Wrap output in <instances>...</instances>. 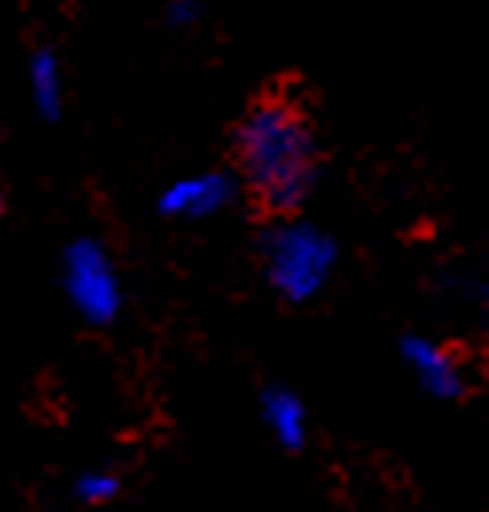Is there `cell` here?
I'll return each instance as SVG.
<instances>
[{
	"label": "cell",
	"mask_w": 489,
	"mask_h": 512,
	"mask_svg": "<svg viewBox=\"0 0 489 512\" xmlns=\"http://www.w3.org/2000/svg\"><path fill=\"white\" fill-rule=\"evenodd\" d=\"M231 157L247 176L251 204L267 219L294 215L317 180V129L302 79L267 83L231 129Z\"/></svg>",
	"instance_id": "cell-1"
},
{
	"label": "cell",
	"mask_w": 489,
	"mask_h": 512,
	"mask_svg": "<svg viewBox=\"0 0 489 512\" xmlns=\"http://www.w3.org/2000/svg\"><path fill=\"white\" fill-rule=\"evenodd\" d=\"M333 262V243L317 231L290 227L270 239V274L290 298H310L325 282V270Z\"/></svg>",
	"instance_id": "cell-2"
},
{
	"label": "cell",
	"mask_w": 489,
	"mask_h": 512,
	"mask_svg": "<svg viewBox=\"0 0 489 512\" xmlns=\"http://www.w3.org/2000/svg\"><path fill=\"white\" fill-rule=\"evenodd\" d=\"M67 290L75 305L87 313L90 321H110L122 305L118 294V278L110 270V262L102 255V247L94 243H75L67 255Z\"/></svg>",
	"instance_id": "cell-3"
},
{
	"label": "cell",
	"mask_w": 489,
	"mask_h": 512,
	"mask_svg": "<svg viewBox=\"0 0 489 512\" xmlns=\"http://www.w3.org/2000/svg\"><path fill=\"white\" fill-rule=\"evenodd\" d=\"M231 196V184L223 176H200V180H180L161 196V212L169 215H208L216 212Z\"/></svg>",
	"instance_id": "cell-4"
},
{
	"label": "cell",
	"mask_w": 489,
	"mask_h": 512,
	"mask_svg": "<svg viewBox=\"0 0 489 512\" xmlns=\"http://www.w3.org/2000/svg\"><path fill=\"white\" fill-rule=\"evenodd\" d=\"M407 360L415 364L419 380L431 387L435 395H458L462 391V372L450 360V352H443L431 341H407Z\"/></svg>",
	"instance_id": "cell-5"
},
{
	"label": "cell",
	"mask_w": 489,
	"mask_h": 512,
	"mask_svg": "<svg viewBox=\"0 0 489 512\" xmlns=\"http://www.w3.org/2000/svg\"><path fill=\"white\" fill-rule=\"evenodd\" d=\"M267 419L274 434L282 438V442H290V446H298L302 442V434H306V411H302V403L290 395V391H267Z\"/></svg>",
	"instance_id": "cell-6"
},
{
	"label": "cell",
	"mask_w": 489,
	"mask_h": 512,
	"mask_svg": "<svg viewBox=\"0 0 489 512\" xmlns=\"http://www.w3.org/2000/svg\"><path fill=\"white\" fill-rule=\"evenodd\" d=\"M32 79H36V98L44 106V114L59 110V71H55V59L51 55H36V67H32Z\"/></svg>",
	"instance_id": "cell-7"
},
{
	"label": "cell",
	"mask_w": 489,
	"mask_h": 512,
	"mask_svg": "<svg viewBox=\"0 0 489 512\" xmlns=\"http://www.w3.org/2000/svg\"><path fill=\"white\" fill-rule=\"evenodd\" d=\"M75 493H79V501H106V497H114L118 493V477H110V473H90L83 477L79 485H75Z\"/></svg>",
	"instance_id": "cell-8"
},
{
	"label": "cell",
	"mask_w": 489,
	"mask_h": 512,
	"mask_svg": "<svg viewBox=\"0 0 489 512\" xmlns=\"http://www.w3.org/2000/svg\"><path fill=\"white\" fill-rule=\"evenodd\" d=\"M0 212H4V196H0Z\"/></svg>",
	"instance_id": "cell-9"
}]
</instances>
